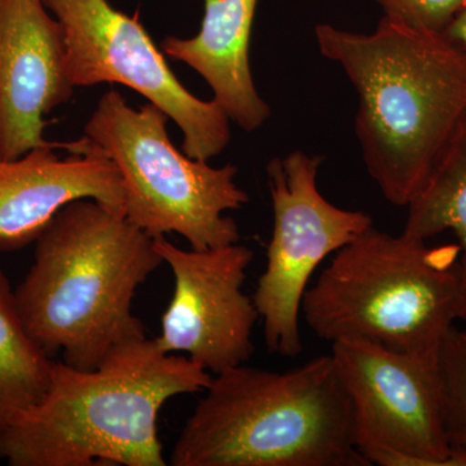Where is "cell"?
I'll list each match as a JSON object with an SVG mask.
<instances>
[{"label": "cell", "instance_id": "obj_7", "mask_svg": "<svg viewBox=\"0 0 466 466\" xmlns=\"http://www.w3.org/2000/svg\"><path fill=\"white\" fill-rule=\"evenodd\" d=\"M330 355L370 465L466 466V450L447 437L438 364L363 339L334 341Z\"/></svg>", "mask_w": 466, "mask_h": 466}, {"label": "cell", "instance_id": "obj_2", "mask_svg": "<svg viewBox=\"0 0 466 466\" xmlns=\"http://www.w3.org/2000/svg\"><path fill=\"white\" fill-rule=\"evenodd\" d=\"M153 240L125 213L91 198L61 208L36 238L33 266L15 289L36 345L92 370L119 346L147 339L133 302L164 263Z\"/></svg>", "mask_w": 466, "mask_h": 466}, {"label": "cell", "instance_id": "obj_5", "mask_svg": "<svg viewBox=\"0 0 466 466\" xmlns=\"http://www.w3.org/2000/svg\"><path fill=\"white\" fill-rule=\"evenodd\" d=\"M460 247L370 226L333 254L300 314L319 339H363L438 364L459 319Z\"/></svg>", "mask_w": 466, "mask_h": 466}, {"label": "cell", "instance_id": "obj_3", "mask_svg": "<svg viewBox=\"0 0 466 466\" xmlns=\"http://www.w3.org/2000/svg\"><path fill=\"white\" fill-rule=\"evenodd\" d=\"M211 379L148 337L119 346L96 370L54 360L42 400L0 431V459L11 466L167 465L159 410L177 395L207 390Z\"/></svg>", "mask_w": 466, "mask_h": 466}, {"label": "cell", "instance_id": "obj_10", "mask_svg": "<svg viewBox=\"0 0 466 466\" xmlns=\"http://www.w3.org/2000/svg\"><path fill=\"white\" fill-rule=\"evenodd\" d=\"M153 244L174 276L173 299L153 339L158 349L184 352L214 375L249 361L259 314L242 287L253 250L238 242L204 250H184L165 238Z\"/></svg>", "mask_w": 466, "mask_h": 466}, {"label": "cell", "instance_id": "obj_6", "mask_svg": "<svg viewBox=\"0 0 466 466\" xmlns=\"http://www.w3.org/2000/svg\"><path fill=\"white\" fill-rule=\"evenodd\" d=\"M170 116L152 103L128 106L106 91L85 126V135L108 153L125 191V216L152 238L177 233L192 249L226 247L240 240L238 210L249 196L235 182L238 167H213L171 143Z\"/></svg>", "mask_w": 466, "mask_h": 466}, {"label": "cell", "instance_id": "obj_15", "mask_svg": "<svg viewBox=\"0 0 466 466\" xmlns=\"http://www.w3.org/2000/svg\"><path fill=\"white\" fill-rule=\"evenodd\" d=\"M52 363L27 333L15 290L0 269V431L42 400Z\"/></svg>", "mask_w": 466, "mask_h": 466}, {"label": "cell", "instance_id": "obj_9", "mask_svg": "<svg viewBox=\"0 0 466 466\" xmlns=\"http://www.w3.org/2000/svg\"><path fill=\"white\" fill-rule=\"evenodd\" d=\"M323 157L294 150L267 165L274 231L253 299L267 350L294 359L303 351L299 317L309 279L332 256L373 226L372 218L327 200L318 188Z\"/></svg>", "mask_w": 466, "mask_h": 466}, {"label": "cell", "instance_id": "obj_17", "mask_svg": "<svg viewBox=\"0 0 466 466\" xmlns=\"http://www.w3.org/2000/svg\"><path fill=\"white\" fill-rule=\"evenodd\" d=\"M383 16L429 32L444 33L466 0H376Z\"/></svg>", "mask_w": 466, "mask_h": 466}, {"label": "cell", "instance_id": "obj_1", "mask_svg": "<svg viewBox=\"0 0 466 466\" xmlns=\"http://www.w3.org/2000/svg\"><path fill=\"white\" fill-rule=\"evenodd\" d=\"M315 38L357 91L368 174L386 200L408 207L466 113V48L386 16L372 33L319 24Z\"/></svg>", "mask_w": 466, "mask_h": 466}, {"label": "cell", "instance_id": "obj_4", "mask_svg": "<svg viewBox=\"0 0 466 466\" xmlns=\"http://www.w3.org/2000/svg\"><path fill=\"white\" fill-rule=\"evenodd\" d=\"M175 441L173 466H370L332 355L288 372L218 373Z\"/></svg>", "mask_w": 466, "mask_h": 466}, {"label": "cell", "instance_id": "obj_14", "mask_svg": "<svg viewBox=\"0 0 466 466\" xmlns=\"http://www.w3.org/2000/svg\"><path fill=\"white\" fill-rule=\"evenodd\" d=\"M407 208V235L428 240L451 231L458 238L459 320L466 323V113L421 191Z\"/></svg>", "mask_w": 466, "mask_h": 466}, {"label": "cell", "instance_id": "obj_11", "mask_svg": "<svg viewBox=\"0 0 466 466\" xmlns=\"http://www.w3.org/2000/svg\"><path fill=\"white\" fill-rule=\"evenodd\" d=\"M75 88L63 27L42 0H0V161L51 144L45 116Z\"/></svg>", "mask_w": 466, "mask_h": 466}, {"label": "cell", "instance_id": "obj_8", "mask_svg": "<svg viewBox=\"0 0 466 466\" xmlns=\"http://www.w3.org/2000/svg\"><path fill=\"white\" fill-rule=\"evenodd\" d=\"M63 27L76 87L122 85L164 110L182 130V150L210 161L231 142V119L187 90L146 27L108 0H42Z\"/></svg>", "mask_w": 466, "mask_h": 466}, {"label": "cell", "instance_id": "obj_18", "mask_svg": "<svg viewBox=\"0 0 466 466\" xmlns=\"http://www.w3.org/2000/svg\"><path fill=\"white\" fill-rule=\"evenodd\" d=\"M444 34L453 42L466 48V5L456 14L450 25L444 30Z\"/></svg>", "mask_w": 466, "mask_h": 466}, {"label": "cell", "instance_id": "obj_13", "mask_svg": "<svg viewBox=\"0 0 466 466\" xmlns=\"http://www.w3.org/2000/svg\"><path fill=\"white\" fill-rule=\"evenodd\" d=\"M259 0H204L200 32L193 38L168 35L161 51L187 64L210 86L214 101L247 133L271 116L250 69V38Z\"/></svg>", "mask_w": 466, "mask_h": 466}, {"label": "cell", "instance_id": "obj_12", "mask_svg": "<svg viewBox=\"0 0 466 466\" xmlns=\"http://www.w3.org/2000/svg\"><path fill=\"white\" fill-rule=\"evenodd\" d=\"M84 198L125 213L121 174L86 135L67 147L51 143L0 161V251L35 242L61 208Z\"/></svg>", "mask_w": 466, "mask_h": 466}, {"label": "cell", "instance_id": "obj_16", "mask_svg": "<svg viewBox=\"0 0 466 466\" xmlns=\"http://www.w3.org/2000/svg\"><path fill=\"white\" fill-rule=\"evenodd\" d=\"M444 422L451 446L466 450V330L453 327L440 352Z\"/></svg>", "mask_w": 466, "mask_h": 466}]
</instances>
